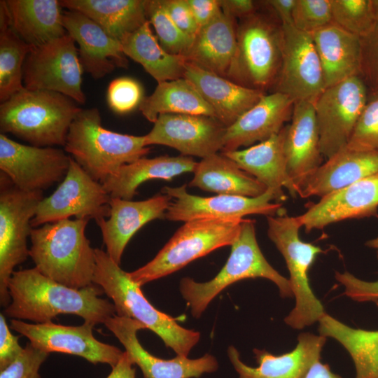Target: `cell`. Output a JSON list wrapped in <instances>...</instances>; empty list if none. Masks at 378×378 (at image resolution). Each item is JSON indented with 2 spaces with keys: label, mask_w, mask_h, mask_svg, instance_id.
<instances>
[{
  "label": "cell",
  "mask_w": 378,
  "mask_h": 378,
  "mask_svg": "<svg viewBox=\"0 0 378 378\" xmlns=\"http://www.w3.org/2000/svg\"><path fill=\"white\" fill-rule=\"evenodd\" d=\"M7 325L4 315L0 314V370L10 365L23 351L18 340Z\"/></svg>",
  "instance_id": "cell-48"
},
{
  "label": "cell",
  "mask_w": 378,
  "mask_h": 378,
  "mask_svg": "<svg viewBox=\"0 0 378 378\" xmlns=\"http://www.w3.org/2000/svg\"><path fill=\"white\" fill-rule=\"evenodd\" d=\"M120 42L125 56L140 64L158 83L184 78L185 57L167 52L153 34L148 20Z\"/></svg>",
  "instance_id": "cell-34"
},
{
  "label": "cell",
  "mask_w": 378,
  "mask_h": 378,
  "mask_svg": "<svg viewBox=\"0 0 378 378\" xmlns=\"http://www.w3.org/2000/svg\"><path fill=\"white\" fill-rule=\"evenodd\" d=\"M360 75L368 92L378 89V20L360 37Z\"/></svg>",
  "instance_id": "cell-44"
},
{
  "label": "cell",
  "mask_w": 378,
  "mask_h": 378,
  "mask_svg": "<svg viewBox=\"0 0 378 378\" xmlns=\"http://www.w3.org/2000/svg\"><path fill=\"white\" fill-rule=\"evenodd\" d=\"M160 2L178 29L192 39L199 26L186 0H160Z\"/></svg>",
  "instance_id": "cell-47"
},
{
  "label": "cell",
  "mask_w": 378,
  "mask_h": 378,
  "mask_svg": "<svg viewBox=\"0 0 378 378\" xmlns=\"http://www.w3.org/2000/svg\"><path fill=\"white\" fill-rule=\"evenodd\" d=\"M8 288L11 301L4 313L12 319L45 323L59 314H74L96 325L115 314L113 303L99 298L104 293L100 286L70 288L35 267L14 271Z\"/></svg>",
  "instance_id": "cell-1"
},
{
  "label": "cell",
  "mask_w": 378,
  "mask_h": 378,
  "mask_svg": "<svg viewBox=\"0 0 378 378\" xmlns=\"http://www.w3.org/2000/svg\"><path fill=\"white\" fill-rule=\"evenodd\" d=\"M292 19L295 29L312 34L332 22L331 0H296Z\"/></svg>",
  "instance_id": "cell-42"
},
{
  "label": "cell",
  "mask_w": 378,
  "mask_h": 378,
  "mask_svg": "<svg viewBox=\"0 0 378 378\" xmlns=\"http://www.w3.org/2000/svg\"><path fill=\"white\" fill-rule=\"evenodd\" d=\"M200 27L208 24L220 12V0H186Z\"/></svg>",
  "instance_id": "cell-49"
},
{
  "label": "cell",
  "mask_w": 378,
  "mask_h": 378,
  "mask_svg": "<svg viewBox=\"0 0 378 378\" xmlns=\"http://www.w3.org/2000/svg\"><path fill=\"white\" fill-rule=\"evenodd\" d=\"M88 221L67 218L32 227L29 254L35 268L70 288L94 284L95 252L85 233Z\"/></svg>",
  "instance_id": "cell-2"
},
{
  "label": "cell",
  "mask_w": 378,
  "mask_h": 378,
  "mask_svg": "<svg viewBox=\"0 0 378 378\" xmlns=\"http://www.w3.org/2000/svg\"><path fill=\"white\" fill-rule=\"evenodd\" d=\"M335 279L344 287V294L357 302L378 300V279L366 281L349 272H335Z\"/></svg>",
  "instance_id": "cell-46"
},
{
  "label": "cell",
  "mask_w": 378,
  "mask_h": 378,
  "mask_svg": "<svg viewBox=\"0 0 378 378\" xmlns=\"http://www.w3.org/2000/svg\"><path fill=\"white\" fill-rule=\"evenodd\" d=\"M365 245L370 248L376 249L377 256L378 258V236L376 238L368 241L365 243Z\"/></svg>",
  "instance_id": "cell-54"
},
{
  "label": "cell",
  "mask_w": 378,
  "mask_h": 378,
  "mask_svg": "<svg viewBox=\"0 0 378 378\" xmlns=\"http://www.w3.org/2000/svg\"><path fill=\"white\" fill-rule=\"evenodd\" d=\"M281 24L255 12L237 27V51L228 79L265 92L274 87L281 66Z\"/></svg>",
  "instance_id": "cell-8"
},
{
  "label": "cell",
  "mask_w": 378,
  "mask_h": 378,
  "mask_svg": "<svg viewBox=\"0 0 378 378\" xmlns=\"http://www.w3.org/2000/svg\"><path fill=\"white\" fill-rule=\"evenodd\" d=\"M186 186L162 188V193L172 198L164 218L185 223L204 218H243L250 214L273 216L284 211L282 203L276 202L274 192L270 189L256 197L227 195L204 197L188 193Z\"/></svg>",
  "instance_id": "cell-15"
},
{
  "label": "cell",
  "mask_w": 378,
  "mask_h": 378,
  "mask_svg": "<svg viewBox=\"0 0 378 378\" xmlns=\"http://www.w3.org/2000/svg\"><path fill=\"white\" fill-rule=\"evenodd\" d=\"M71 98L24 88L0 105V131L38 147L64 146L71 122L82 110Z\"/></svg>",
  "instance_id": "cell-3"
},
{
  "label": "cell",
  "mask_w": 378,
  "mask_h": 378,
  "mask_svg": "<svg viewBox=\"0 0 378 378\" xmlns=\"http://www.w3.org/2000/svg\"><path fill=\"white\" fill-rule=\"evenodd\" d=\"M11 28L34 48L46 45L67 32L57 0H7Z\"/></svg>",
  "instance_id": "cell-32"
},
{
  "label": "cell",
  "mask_w": 378,
  "mask_h": 378,
  "mask_svg": "<svg viewBox=\"0 0 378 378\" xmlns=\"http://www.w3.org/2000/svg\"><path fill=\"white\" fill-rule=\"evenodd\" d=\"M127 352L124 351L118 363L113 366L106 378H135L136 369Z\"/></svg>",
  "instance_id": "cell-52"
},
{
  "label": "cell",
  "mask_w": 378,
  "mask_h": 378,
  "mask_svg": "<svg viewBox=\"0 0 378 378\" xmlns=\"http://www.w3.org/2000/svg\"><path fill=\"white\" fill-rule=\"evenodd\" d=\"M143 97V88L136 80L120 77L113 80L107 89V102L114 112L129 113L139 106Z\"/></svg>",
  "instance_id": "cell-43"
},
{
  "label": "cell",
  "mask_w": 378,
  "mask_h": 378,
  "mask_svg": "<svg viewBox=\"0 0 378 378\" xmlns=\"http://www.w3.org/2000/svg\"><path fill=\"white\" fill-rule=\"evenodd\" d=\"M59 4L84 14L119 41L147 21L144 0H62Z\"/></svg>",
  "instance_id": "cell-35"
},
{
  "label": "cell",
  "mask_w": 378,
  "mask_h": 378,
  "mask_svg": "<svg viewBox=\"0 0 378 378\" xmlns=\"http://www.w3.org/2000/svg\"><path fill=\"white\" fill-rule=\"evenodd\" d=\"M267 236L283 255L289 272V281L295 298V307L285 318L287 325L300 330L318 322L326 314L309 284V270L318 254L323 251L316 245L302 241V227L296 216H289L285 210L267 216Z\"/></svg>",
  "instance_id": "cell-9"
},
{
  "label": "cell",
  "mask_w": 378,
  "mask_h": 378,
  "mask_svg": "<svg viewBox=\"0 0 378 378\" xmlns=\"http://www.w3.org/2000/svg\"><path fill=\"white\" fill-rule=\"evenodd\" d=\"M304 378H342L333 373L328 364L316 361L309 369Z\"/></svg>",
  "instance_id": "cell-53"
},
{
  "label": "cell",
  "mask_w": 378,
  "mask_h": 378,
  "mask_svg": "<svg viewBox=\"0 0 378 378\" xmlns=\"http://www.w3.org/2000/svg\"><path fill=\"white\" fill-rule=\"evenodd\" d=\"M372 12L376 20H378V0H370Z\"/></svg>",
  "instance_id": "cell-55"
},
{
  "label": "cell",
  "mask_w": 378,
  "mask_h": 378,
  "mask_svg": "<svg viewBox=\"0 0 378 378\" xmlns=\"http://www.w3.org/2000/svg\"><path fill=\"white\" fill-rule=\"evenodd\" d=\"M284 151L288 174L300 192L309 176L321 165L323 157L314 102H294L290 123L286 125Z\"/></svg>",
  "instance_id": "cell-25"
},
{
  "label": "cell",
  "mask_w": 378,
  "mask_h": 378,
  "mask_svg": "<svg viewBox=\"0 0 378 378\" xmlns=\"http://www.w3.org/2000/svg\"><path fill=\"white\" fill-rule=\"evenodd\" d=\"M244 218H204L184 223L155 258L129 272L139 286L167 276L237 237Z\"/></svg>",
  "instance_id": "cell-7"
},
{
  "label": "cell",
  "mask_w": 378,
  "mask_h": 378,
  "mask_svg": "<svg viewBox=\"0 0 378 378\" xmlns=\"http://www.w3.org/2000/svg\"><path fill=\"white\" fill-rule=\"evenodd\" d=\"M286 125L268 139L244 149L223 152L234 161L240 168L251 174L267 189L272 190L276 202L287 200L283 188H286L292 197L299 196V190L287 171L284 151Z\"/></svg>",
  "instance_id": "cell-26"
},
{
  "label": "cell",
  "mask_w": 378,
  "mask_h": 378,
  "mask_svg": "<svg viewBox=\"0 0 378 378\" xmlns=\"http://www.w3.org/2000/svg\"><path fill=\"white\" fill-rule=\"evenodd\" d=\"M54 147L18 143L0 134V169L19 189L43 192L64 179L71 156Z\"/></svg>",
  "instance_id": "cell-14"
},
{
  "label": "cell",
  "mask_w": 378,
  "mask_h": 378,
  "mask_svg": "<svg viewBox=\"0 0 378 378\" xmlns=\"http://www.w3.org/2000/svg\"><path fill=\"white\" fill-rule=\"evenodd\" d=\"M144 7L146 19L153 26L161 46L171 54L183 55L192 39L175 24L160 0H144Z\"/></svg>",
  "instance_id": "cell-39"
},
{
  "label": "cell",
  "mask_w": 378,
  "mask_h": 378,
  "mask_svg": "<svg viewBox=\"0 0 378 378\" xmlns=\"http://www.w3.org/2000/svg\"><path fill=\"white\" fill-rule=\"evenodd\" d=\"M66 153L94 180L102 182L127 164L145 157L144 136L120 134L102 125L97 108L82 109L71 122Z\"/></svg>",
  "instance_id": "cell-5"
},
{
  "label": "cell",
  "mask_w": 378,
  "mask_h": 378,
  "mask_svg": "<svg viewBox=\"0 0 378 378\" xmlns=\"http://www.w3.org/2000/svg\"><path fill=\"white\" fill-rule=\"evenodd\" d=\"M104 324L123 345L144 378H199L218 368L216 358L209 354L195 359L176 356L169 360L152 355L137 338L138 331L146 328L136 320L114 314Z\"/></svg>",
  "instance_id": "cell-19"
},
{
  "label": "cell",
  "mask_w": 378,
  "mask_h": 378,
  "mask_svg": "<svg viewBox=\"0 0 378 378\" xmlns=\"http://www.w3.org/2000/svg\"><path fill=\"white\" fill-rule=\"evenodd\" d=\"M237 51L234 19L221 12L200 27L183 56L187 62L229 78Z\"/></svg>",
  "instance_id": "cell-29"
},
{
  "label": "cell",
  "mask_w": 378,
  "mask_h": 378,
  "mask_svg": "<svg viewBox=\"0 0 378 378\" xmlns=\"http://www.w3.org/2000/svg\"><path fill=\"white\" fill-rule=\"evenodd\" d=\"M281 66L274 92L295 102H314L326 88L321 63L311 34L282 25Z\"/></svg>",
  "instance_id": "cell-16"
},
{
  "label": "cell",
  "mask_w": 378,
  "mask_h": 378,
  "mask_svg": "<svg viewBox=\"0 0 378 378\" xmlns=\"http://www.w3.org/2000/svg\"><path fill=\"white\" fill-rule=\"evenodd\" d=\"M220 5L223 13L233 19H243L256 12L255 3L251 0H220Z\"/></svg>",
  "instance_id": "cell-50"
},
{
  "label": "cell",
  "mask_w": 378,
  "mask_h": 378,
  "mask_svg": "<svg viewBox=\"0 0 378 378\" xmlns=\"http://www.w3.org/2000/svg\"><path fill=\"white\" fill-rule=\"evenodd\" d=\"M296 0H268L265 4L274 12L281 25H293V10Z\"/></svg>",
  "instance_id": "cell-51"
},
{
  "label": "cell",
  "mask_w": 378,
  "mask_h": 378,
  "mask_svg": "<svg viewBox=\"0 0 378 378\" xmlns=\"http://www.w3.org/2000/svg\"><path fill=\"white\" fill-rule=\"evenodd\" d=\"M323 73L326 88L360 75V38L335 23L311 34Z\"/></svg>",
  "instance_id": "cell-30"
},
{
  "label": "cell",
  "mask_w": 378,
  "mask_h": 378,
  "mask_svg": "<svg viewBox=\"0 0 378 378\" xmlns=\"http://www.w3.org/2000/svg\"><path fill=\"white\" fill-rule=\"evenodd\" d=\"M255 220L244 219L231 245L230 256L216 276L200 283L186 277L181 280L180 292L198 318L208 304L230 285L246 279L264 278L274 283L283 298L293 296L289 279L279 274L265 259L258 246Z\"/></svg>",
  "instance_id": "cell-6"
},
{
  "label": "cell",
  "mask_w": 378,
  "mask_h": 378,
  "mask_svg": "<svg viewBox=\"0 0 378 378\" xmlns=\"http://www.w3.org/2000/svg\"><path fill=\"white\" fill-rule=\"evenodd\" d=\"M332 22L359 38L376 22L370 0H331Z\"/></svg>",
  "instance_id": "cell-40"
},
{
  "label": "cell",
  "mask_w": 378,
  "mask_h": 378,
  "mask_svg": "<svg viewBox=\"0 0 378 378\" xmlns=\"http://www.w3.org/2000/svg\"><path fill=\"white\" fill-rule=\"evenodd\" d=\"M34 48L10 27L0 30V101L4 102L24 89L23 66Z\"/></svg>",
  "instance_id": "cell-38"
},
{
  "label": "cell",
  "mask_w": 378,
  "mask_h": 378,
  "mask_svg": "<svg viewBox=\"0 0 378 378\" xmlns=\"http://www.w3.org/2000/svg\"><path fill=\"white\" fill-rule=\"evenodd\" d=\"M318 323L320 335L336 340L349 352L356 378H378V330L351 328L326 313Z\"/></svg>",
  "instance_id": "cell-37"
},
{
  "label": "cell",
  "mask_w": 378,
  "mask_h": 378,
  "mask_svg": "<svg viewBox=\"0 0 378 378\" xmlns=\"http://www.w3.org/2000/svg\"><path fill=\"white\" fill-rule=\"evenodd\" d=\"M43 198V192L22 190L1 172L0 303L5 308L11 301L8 284L14 268L29 255L31 221Z\"/></svg>",
  "instance_id": "cell-10"
},
{
  "label": "cell",
  "mask_w": 378,
  "mask_h": 378,
  "mask_svg": "<svg viewBox=\"0 0 378 378\" xmlns=\"http://www.w3.org/2000/svg\"><path fill=\"white\" fill-rule=\"evenodd\" d=\"M49 354L27 343L22 353L0 370V378H41L38 370Z\"/></svg>",
  "instance_id": "cell-45"
},
{
  "label": "cell",
  "mask_w": 378,
  "mask_h": 378,
  "mask_svg": "<svg viewBox=\"0 0 378 378\" xmlns=\"http://www.w3.org/2000/svg\"><path fill=\"white\" fill-rule=\"evenodd\" d=\"M293 105L294 101L284 94H265L226 128L221 153L249 147L279 133L291 119Z\"/></svg>",
  "instance_id": "cell-24"
},
{
  "label": "cell",
  "mask_w": 378,
  "mask_h": 378,
  "mask_svg": "<svg viewBox=\"0 0 378 378\" xmlns=\"http://www.w3.org/2000/svg\"><path fill=\"white\" fill-rule=\"evenodd\" d=\"M139 109L153 123L164 113L204 115L216 118L211 107L185 78L158 83L153 92L144 97Z\"/></svg>",
  "instance_id": "cell-36"
},
{
  "label": "cell",
  "mask_w": 378,
  "mask_h": 378,
  "mask_svg": "<svg viewBox=\"0 0 378 378\" xmlns=\"http://www.w3.org/2000/svg\"><path fill=\"white\" fill-rule=\"evenodd\" d=\"M96 267L93 284L111 298L115 314L138 321L155 332L177 356L188 357L200 333L181 326L174 318L158 310L146 298L141 286L132 281L106 251L94 248Z\"/></svg>",
  "instance_id": "cell-4"
},
{
  "label": "cell",
  "mask_w": 378,
  "mask_h": 378,
  "mask_svg": "<svg viewBox=\"0 0 378 378\" xmlns=\"http://www.w3.org/2000/svg\"><path fill=\"white\" fill-rule=\"evenodd\" d=\"M184 78L190 81L226 127L254 106L265 94L186 62Z\"/></svg>",
  "instance_id": "cell-27"
},
{
  "label": "cell",
  "mask_w": 378,
  "mask_h": 378,
  "mask_svg": "<svg viewBox=\"0 0 378 378\" xmlns=\"http://www.w3.org/2000/svg\"><path fill=\"white\" fill-rule=\"evenodd\" d=\"M197 164L189 156L144 157L123 165L101 183L111 197L132 200L137 194L139 186L145 181L150 179L171 181L181 174L193 172Z\"/></svg>",
  "instance_id": "cell-31"
},
{
  "label": "cell",
  "mask_w": 378,
  "mask_h": 378,
  "mask_svg": "<svg viewBox=\"0 0 378 378\" xmlns=\"http://www.w3.org/2000/svg\"><path fill=\"white\" fill-rule=\"evenodd\" d=\"M226 127L204 115H160L146 135L145 144L172 147L184 156L202 158L221 151Z\"/></svg>",
  "instance_id": "cell-18"
},
{
  "label": "cell",
  "mask_w": 378,
  "mask_h": 378,
  "mask_svg": "<svg viewBox=\"0 0 378 378\" xmlns=\"http://www.w3.org/2000/svg\"><path fill=\"white\" fill-rule=\"evenodd\" d=\"M193 172L188 186L218 195L256 197L267 190L265 185L222 153L202 158Z\"/></svg>",
  "instance_id": "cell-33"
},
{
  "label": "cell",
  "mask_w": 378,
  "mask_h": 378,
  "mask_svg": "<svg viewBox=\"0 0 378 378\" xmlns=\"http://www.w3.org/2000/svg\"><path fill=\"white\" fill-rule=\"evenodd\" d=\"M94 324L84 322L71 326L52 322L31 324L11 319L12 330L26 337L34 347L48 354H68L80 356L92 364L106 363L115 366L123 352L116 346L103 343L93 335Z\"/></svg>",
  "instance_id": "cell-17"
},
{
  "label": "cell",
  "mask_w": 378,
  "mask_h": 378,
  "mask_svg": "<svg viewBox=\"0 0 378 378\" xmlns=\"http://www.w3.org/2000/svg\"><path fill=\"white\" fill-rule=\"evenodd\" d=\"M111 197L102 183L92 178L71 157L68 172L57 188L39 203L32 227L67 219H94L110 215Z\"/></svg>",
  "instance_id": "cell-12"
},
{
  "label": "cell",
  "mask_w": 378,
  "mask_h": 378,
  "mask_svg": "<svg viewBox=\"0 0 378 378\" xmlns=\"http://www.w3.org/2000/svg\"><path fill=\"white\" fill-rule=\"evenodd\" d=\"M83 73L78 48L66 33L28 54L23 66V85L27 90L57 92L83 104L86 98L82 90Z\"/></svg>",
  "instance_id": "cell-11"
},
{
  "label": "cell",
  "mask_w": 378,
  "mask_h": 378,
  "mask_svg": "<svg viewBox=\"0 0 378 378\" xmlns=\"http://www.w3.org/2000/svg\"><path fill=\"white\" fill-rule=\"evenodd\" d=\"M62 23L66 32L78 45L83 70L99 79L115 68L127 67L128 61L120 42L107 34L92 20L76 10H66Z\"/></svg>",
  "instance_id": "cell-22"
},
{
  "label": "cell",
  "mask_w": 378,
  "mask_h": 378,
  "mask_svg": "<svg viewBox=\"0 0 378 378\" xmlns=\"http://www.w3.org/2000/svg\"><path fill=\"white\" fill-rule=\"evenodd\" d=\"M171 201L172 198L163 193L141 201L111 197L108 218L96 221L110 258L120 265L130 239L147 223L164 218Z\"/></svg>",
  "instance_id": "cell-21"
},
{
  "label": "cell",
  "mask_w": 378,
  "mask_h": 378,
  "mask_svg": "<svg viewBox=\"0 0 378 378\" xmlns=\"http://www.w3.org/2000/svg\"><path fill=\"white\" fill-rule=\"evenodd\" d=\"M346 147L358 150H378V89L368 92L367 102Z\"/></svg>",
  "instance_id": "cell-41"
},
{
  "label": "cell",
  "mask_w": 378,
  "mask_h": 378,
  "mask_svg": "<svg viewBox=\"0 0 378 378\" xmlns=\"http://www.w3.org/2000/svg\"><path fill=\"white\" fill-rule=\"evenodd\" d=\"M378 172V150L344 147L321 164L300 188L299 196L321 198Z\"/></svg>",
  "instance_id": "cell-28"
},
{
  "label": "cell",
  "mask_w": 378,
  "mask_h": 378,
  "mask_svg": "<svg viewBox=\"0 0 378 378\" xmlns=\"http://www.w3.org/2000/svg\"><path fill=\"white\" fill-rule=\"evenodd\" d=\"M326 341V337L321 335L304 332L299 335L293 350L279 356L254 349L258 364L256 368L245 364L233 346L228 347L227 355L239 378H304L310 368L320 360Z\"/></svg>",
  "instance_id": "cell-23"
},
{
  "label": "cell",
  "mask_w": 378,
  "mask_h": 378,
  "mask_svg": "<svg viewBox=\"0 0 378 378\" xmlns=\"http://www.w3.org/2000/svg\"><path fill=\"white\" fill-rule=\"evenodd\" d=\"M368 97L360 76L327 87L314 102L321 151L327 159L346 146Z\"/></svg>",
  "instance_id": "cell-13"
},
{
  "label": "cell",
  "mask_w": 378,
  "mask_h": 378,
  "mask_svg": "<svg viewBox=\"0 0 378 378\" xmlns=\"http://www.w3.org/2000/svg\"><path fill=\"white\" fill-rule=\"evenodd\" d=\"M378 217V172L323 197L296 216L307 233L346 219Z\"/></svg>",
  "instance_id": "cell-20"
}]
</instances>
